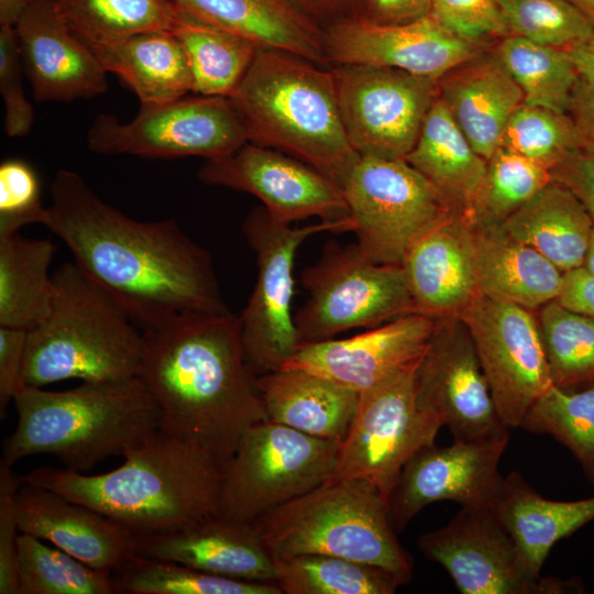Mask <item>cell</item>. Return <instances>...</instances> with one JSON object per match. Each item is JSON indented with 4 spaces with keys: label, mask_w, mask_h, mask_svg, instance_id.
Segmentation results:
<instances>
[{
    "label": "cell",
    "mask_w": 594,
    "mask_h": 594,
    "mask_svg": "<svg viewBox=\"0 0 594 594\" xmlns=\"http://www.w3.org/2000/svg\"><path fill=\"white\" fill-rule=\"evenodd\" d=\"M43 224L141 330L189 314L230 311L209 252L174 219L139 221L61 169Z\"/></svg>",
    "instance_id": "obj_1"
},
{
    "label": "cell",
    "mask_w": 594,
    "mask_h": 594,
    "mask_svg": "<svg viewBox=\"0 0 594 594\" xmlns=\"http://www.w3.org/2000/svg\"><path fill=\"white\" fill-rule=\"evenodd\" d=\"M142 336L138 376L158 406L160 430L204 451L223 472L244 432L268 420L239 318L189 314Z\"/></svg>",
    "instance_id": "obj_2"
},
{
    "label": "cell",
    "mask_w": 594,
    "mask_h": 594,
    "mask_svg": "<svg viewBox=\"0 0 594 594\" xmlns=\"http://www.w3.org/2000/svg\"><path fill=\"white\" fill-rule=\"evenodd\" d=\"M123 458L97 475L42 466L19 476L94 508L135 538L219 513L222 470L195 446L158 430Z\"/></svg>",
    "instance_id": "obj_3"
},
{
    "label": "cell",
    "mask_w": 594,
    "mask_h": 594,
    "mask_svg": "<svg viewBox=\"0 0 594 594\" xmlns=\"http://www.w3.org/2000/svg\"><path fill=\"white\" fill-rule=\"evenodd\" d=\"M13 403L18 425L1 458L9 465L50 454L64 469L82 473L107 458L124 457L161 429L158 406L139 376L82 382L63 392L24 386Z\"/></svg>",
    "instance_id": "obj_4"
},
{
    "label": "cell",
    "mask_w": 594,
    "mask_h": 594,
    "mask_svg": "<svg viewBox=\"0 0 594 594\" xmlns=\"http://www.w3.org/2000/svg\"><path fill=\"white\" fill-rule=\"evenodd\" d=\"M229 98L249 142L288 154L340 186L360 157L344 130L332 68L258 47Z\"/></svg>",
    "instance_id": "obj_5"
},
{
    "label": "cell",
    "mask_w": 594,
    "mask_h": 594,
    "mask_svg": "<svg viewBox=\"0 0 594 594\" xmlns=\"http://www.w3.org/2000/svg\"><path fill=\"white\" fill-rule=\"evenodd\" d=\"M53 279L50 311L28 331L24 386L138 376L142 331L118 301L75 261L63 263Z\"/></svg>",
    "instance_id": "obj_6"
},
{
    "label": "cell",
    "mask_w": 594,
    "mask_h": 594,
    "mask_svg": "<svg viewBox=\"0 0 594 594\" xmlns=\"http://www.w3.org/2000/svg\"><path fill=\"white\" fill-rule=\"evenodd\" d=\"M388 498L356 479L326 481L253 521L274 557L328 554L381 566L403 584L414 559L389 520Z\"/></svg>",
    "instance_id": "obj_7"
},
{
    "label": "cell",
    "mask_w": 594,
    "mask_h": 594,
    "mask_svg": "<svg viewBox=\"0 0 594 594\" xmlns=\"http://www.w3.org/2000/svg\"><path fill=\"white\" fill-rule=\"evenodd\" d=\"M300 282L308 293L295 315L300 344L417 312L402 265L376 263L358 243L328 241Z\"/></svg>",
    "instance_id": "obj_8"
},
{
    "label": "cell",
    "mask_w": 594,
    "mask_h": 594,
    "mask_svg": "<svg viewBox=\"0 0 594 594\" xmlns=\"http://www.w3.org/2000/svg\"><path fill=\"white\" fill-rule=\"evenodd\" d=\"M340 442L265 420L251 426L222 472L219 513L255 521L324 483Z\"/></svg>",
    "instance_id": "obj_9"
},
{
    "label": "cell",
    "mask_w": 594,
    "mask_h": 594,
    "mask_svg": "<svg viewBox=\"0 0 594 594\" xmlns=\"http://www.w3.org/2000/svg\"><path fill=\"white\" fill-rule=\"evenodd\" d=\"M263 207L246 216L242 232L256 257V280L238 317L245 360L255 376L277 371L300 345L295 315L294 264L301 243L320 232H346L343 221L293 227Z\"/></svg>",
    "instance_id": "obj_10"
},
{
    "label": "cell",
    "mask_w": 594,
    "mask_h": 594,
    "mask_svg": "<svg viewBox=\"0 0 594 594\" xmlns=\"http://www.w3.org/2000/svg\"><path fill=\"white\" fill-rule=\"evenodd\" d=\"M341 188L350 231L381 264L402 265L413 242L452 210L405 158L360 156Z\"/></svg>",
    "instance_id": "obj_11"
},
{
    "label": "cell",
    "mask_w": 594,
    "mask_h": 594,
    "mask_svg": "<svg viewBox=\"0 0 594 594\" xmlns=\"http://www.w3.org/2000/svg\"><path fill=\"white\" fill-rule=\"evenodd\" d=\"M248 141L243 123L227 97H182L143 103L128 123L99 114L87 134L88 147L100 155L151 158L229 155Z\"/></svg>",
    "instance_id": "obj_12"
},
{
    "label": "cell",
    "mask_w": 594,
    "mask_h": 594,
    "mask_svg": "<svg viewBox=\"0 0 594 594\" xmlns=\"http://www.w3.org/2000/svg\"><path fill=\"white\" fill-rule=\"evenodd\" d=\"M418 362L360 394L355 416L340 442L336 469L327 481L362 480L388 498L408 460L435 443L442 425L418 406Z\"/></svg>",
    "instance_id": "obj_13"
},
{
    "label": "cell",
    "mask_w": 594,
    "mask_h": 594,
    "mask_svg": "<svg viewBox=\"0 0 594 594\" xmlns=\"http://www.w3.org/2000/svg\"><path fill=\"white\" fill-rule=\"evenodd\" d=\"M348 139L360 156L405 158L439 96L438 80L373 65L331 67Z\"/></svg>",
    "instance_id": "obj_14"
},
{
    "label": "cell",
    "mask_w": 594,
    "mask_h": 594,
    "mask_svg": "<svg viewBox=\"0 0 594 594\" xmlns=\"http://www.w3.org/2000/svg\"><path fill=\"white\" fill-rule=\"evenodd\" d=\"M421 553L440 564L462 594L580 593L582 582L535 579L492 506L461 507L443 527L422 534Z\"/></svg>",
    "instance_id": "obj_15"
},
{
    "label": "cell",
    "mask_w": 594,
    "mask_h": 594,
    "mask_svg": "<svg viewBox=\"0 0 594 594\" xmlns=\"http://www.w3.org/2000/svg\"><path fill=\"white\" fill-rule=\"evenodd\" d=\"M472 337L497 413L517 428L551 385L535 311L477 295L459 316Z\"/></svg>",
    "instance_id": "obj_16"
},
{
    "label": "cell",
    "mask_w": 594,
    "mask_h": 594,
    "mask_svg": "<svg viewBox=\"0 0 594 594\" xmlns=\"http://www.w3.org/2000/svg\"><path fill=\"white\" fill-rule=\"evenodd\" d=\"M416 389L419 408L449 428L454 440L482 441L509 435L469 329L459 317L435 320L417 364Z\"/></svg>",
    "instance_id": "obj_17"
},
{
    "label": "cell",
    "mask_w": 594,
    "mask_h": 594,
    "mask_svg": "<svg viewBox=\"0 0 594 594\" xmlns=\"http://www.w3.org/2000/svg\"><path fill=\"white\" fill-rule=\"evenodd\" d=\"M198 177L206 185L256 197L280 221L293 223L317 217L346 222L350 231L341 186L280 151L246 142L229 155L206 160Z\"/></svg>",
    "instance_id": "obj_18"
},
{
    "label": "cell",
    "mask_w": 594,
    "mask_h": 594,
    "mask_svg": "<svg viewBox=\"0 0 594 594\" xmlns=\"http://www.w3.org/2000/svg\"><path fill=\"white\" fill-rule=\"evenodd\" d=\"M508 442L509 435L420 449L404 465L388 497L394 530L403 531L417 514L436 502L491 506L503 480L498 465Z\"/></svg>",
    "instance_id": "obj_19"
},
{
    "label": "cell",
    "mask_w": 594,
    "mask_h": 594,
    "mask_svg": "<svg viewBox=\"0 0 594 594\" xmlns=\"http://www.w3.org/2000/svg\"><path fill=\"white\" fill-rule=\"evenodd\" d=\"M329 65H373L439 80L482 53V43L464 40L430 14L404 24L344 19L322 28Z\"/></svg>",
    "instance_id": "obj_20"
},
{
    "label": "cell",
    "mask_w": 594,
    "mask_h": 594,
    "mask_svg": "<svg viewBox=\"0 0 594 594\" xmlns=\"http://www.w3.org/2000/svg\"><path fill=\"white\" fill-rule=\"evenodd\" d=\"M435 319L414 312L344 339L302 343L282 369L323 376L359 394L422 356Z\"/></svg>",
    "instance_id": "obj_21"
},
{
    "label": "cell",
    "mask_w": 594,
    "mask_h": 594,
    "mask_svg": "<svg viewBox=\"0 0 594 594\" xmlns=\"http://www.w3.org/2000/svg\"><path fill=\"white\" fill-rule=\"evenodd\" d=\"M36 101L69 102L107 90V72L68 28L56 0H30L14 25Z\"/></svg>",
    "instance_id": "obj_22"
},
{
    "label": "cell",
    "mask_w": 594,
    "mask_h": 594,
    "mask_svg": "<svg viewBox=\"0 0 594 594\" xmlns=\"http://www.w3.org/2000/svg\"><path fill=\"white\" fill-rule=\"evenodd\" d=\"M402 267L418 314L459 317L480 295L472 220L446 213L413 242Z\"/></svg>",
    "instance_id": "obj_23"
},
{
    "label": "cell",
    "mask_w": 594,
    "mask_h": 594,
    "mask_svg": "<svg viewBox=\"0 0 594 594\" xmlns=\"http://www.w3.org/2000/svg\"><path fill=\"white\" fill-rule=\"evenodd\" d=\"M135 553L204 572L275 583V559L253 521L215 513L178 529L135 538Z\"/></svg>",
    "instance_id": "obj_24"
},
{
    "label": "cell",
    "mask_w": 594,
    "mask_h": 594,
    "mask_svg": "<svg viewBox=\"0 0 594 594\" xmlns=\"http://www.w3.org/2000/svg\"><path fill=\"white\" fill-rule=\"evenodd\" d=\"M15 504L20 532L47 541L95 569L111 573L135 553L132 534L55 491L22 483Z\"/></svg>",
    "instance_id": "obj_25"
},
{
    "label": "cell",
    "mask_w": 594,
    "mask_h": 594,
    "mask_svg": "<svg viewBox=\"0 0 594 594\" xmlns=\"http://www.w3.org/2000/svg\"><path fill=\"white\" fill-rule=\"evenodd\" d=\"M439 97L472 147L486 161L524 95L495 52L479 54L438 80Z\"/></svg>",
    "instance_id": "obj_26"
},
{
    "label": "cell",
    "mask_w": 594,
    "mask_h": 594,
    "mask_svg": "<svg viewBox=\"0 0 594 594\" xmlns=\"http://www.w3.org/2000/svg\"><path fill=\"white\" fill-rule=\"evenodd\" d=\"M492 508L513 537L528 574L541 576L553 546L594 520V496L554 501L541 496L518 472L503 476Z\"/></svg>",
    "instance_id": "obj_27"
},
{
    "label": "cell",
    "mask_w": 594,
    "mask_h": 594,
    "mask_svg": "<svg viewBox=\"0 0 594 594\" xmlns=\"http://www.w3.org/2000/svg\"><path fill=\"white\" fill-rule=\"evenodd\" d=\"M256 386L268 420L339 442L345 438L360 402L359 393L298 369L256 376Z\"/></svg>",
    "instance_id": "obj_28"
},
{
    "label": "cell",
    "mask_w": 594,
    "mask_h": 594,
    "mask_svg": "<svg viewBox=\"0 0 594 594\" xmlns=\"http://www.w3.org/2000/svg\"><path fill=\"white\" fill-rule=\"evenodd\" d=\"M473 237L480 295L532 311L558 297L563 273L501 223L473 222Z\"/></svg>",
    "instance_id": "obj_29"
},
{
    "label": "cell",
    "mask_w": 594,
    "mask_h": 594,
    "mask_svg": "<svg viewBox=\"0 0 594 594\" xmlns=\"http://www.w3.org/2000/svg\"><path fill=\"white\" fill-rule=\"evenodd\" d=\"M198 20L242 35L258 47L285 51L329 65L322 28L285 0H172Z\"/></svg>",
    "instance_id": "obj_30"
},
{
    "label": "cell",
    "mask_w": 594,
    "mask_h": 594,
    "mask_svg": "<svg viewBox=\"0 0 594 594\" xmlns=\"http://www.w3.org/2000/svg\"><path fill=\"white\" fill-rule=\"evenodd\" d=\"M405 160L435 187L452 210L471 219L485 179L487 161L472 147L439 96Z\"/></svg>",
    "instance_id": "obj_31"
},
{
    "label": "cell",
    "mask_w": 594,
    "mask_h": 594,
    "mask_svg": "<svg viewBox=\"0 0 594 594\" xmlns=\"http://www.w3.org/2000/svg\"><path fill=\"white\" fill-rule=\"evenodd\" d=\"M501 224L512 238L538 251L562 273L584 265L594 229L579 198L554 180Z\"/></svg>",
    "instance_id": "obj_32"
},
{
    "label": "cell",
    "mask_w": 594,
    "mask_h": 594,
    "mask_svg": "<svg viewBox=\"0 0 594 594\" xmlns=\"http://www.w3.org/2000/svg\"><path fill=\"white\" fill-rule=\"evenodd\" d=\"M86 45L107 73L117 75L134 91L141 105L165 102L191 92L187 59L172 32H147Z\"/></svg>",
    "instance_id": "obj_33"
},
{
    "label": "cell",
    "mask_w": 594,
    "mask_h": 594,
    "mask_svg": "<svg viewBox=\"0 0 594 594\" xmlns=\"http://www.w3.org/2000/svg\"><path fill=\"white\" fill-rule=\"evenodd\" d=\"M55 249L47 239L0 238V327L29 331L47 315L55 293L50 275Z\"/></svg>",
    "instance_id": "obj_34"
},
{
    "label": "cell",
    "mask_w": 594,
    "mask_h": 594,
    "mask_svg": "<svg viewBox=\"0 0 594 594\" xmlns=\"http://www.w3.org/2000/svg\"><path fill=\"white\" fill-rule=\"evenodd\" d=\"M173 31L191 75V92L231 97L258 46L249 38L198 20L182 11Z\"/></svg>",
    "instance_id": "obj_35"
},
{
    "label": "cell",
    "mask_w": 594,
    "mask_h": 594,
    "mask_svg": "<svg viewBox=\"0 0 594 594\" xmlns=\"http://www.w3.org/2000/svg\"><path fill=\"white\" fill-rule=\"evenodd\" d=\"M56 4L70 31L86 44L173 33L180 15L172 0H56Z\"/></svg>",
    "instance_id": "obj_36"
},
{
    "label": "cell",
    "mask_w": 594,
    "mask_h": 594,
    "mask_svg": "<svg viewBox=\"0 0 594 594\" xmlns=\"http://www.w3.org/2000/svg\"><path fill=\"white\" fill-rule=\"evenodd\" d=\"M275 584L282 594H394L404 585L381 566L315 553L275 559Z\"/></svg>",
    "instance_id": "obj_37"
},
{
    "label": "cell",
    "mask_w": 594,
    "mask_h": 594,
    "mask_svg": "<svg viewBox=\"0 0 594 594\" xmlns=\"http://www.w3.org/2000/svg\"><path fill=\"white\" fill-rule=\"evenodd\" d=\"M494 52L521 89L525 103L568 113L580 79L568 51L507 35Z\"/></svg>",
    "instance_id": "obj_38"
},
{
    "label": "cell",
    "mask_w": 594,
    "mask_h": 594,
    "mask_svg": "<svg viewBox=\"0 0 594 594\" xmlns=\"http://www.w3.org/2000/svg\"><path fill=\"white\" fill-rule=\"evenodd\" d=\"M116 594H282L275 583L213 575L134 553L111 572Z\"/></svg>",
    "instance_id": "obj_39"
},
{
    "label": "cell",
    "mask_w": 594,
    "mask_h": 594,
    "mask_svg": "<svg viewBox=\"0 0 594 594\" xmlns=\"http://www.w3.org/2000/svg\"><path fill=\"white\" fill-rule=\"evenodd\" d=\"M520 427L549 435L564 446L594 487V383L576 388L550 385L530 406Z\"/></svg>",
    "instance_id": "obj_40"
},
{
    "label": "cell",
    "mask_w": 594,
    "mask_h": 594,
    "mask_svg": "<svg viewBox=\"0 0 594 594\" xmlns=\"http://www.w3.org/2000/svg\"><path fill=\"white\" fill-rule=\"evenodd\" d=\"M18 572L19 594H116L111 573L23 532L18 538Z\"/></svg>",
    "instance_id": "obj_41"
},
{
    "label": "cell",
    "mask_w": 594,
    "mask_h": 594,
    "mask_svg": "<svg viewBox=\"0 0 594 594\" xmlns=\"http://www.w3.org/2000/svg\"><path fill=\"white\" fill-rule=\"evenodd\" d=\"M551 385L576 388L594 383V319L556 299L538 309Z\"/></svg>",
    "instance_id": "obj_42"
},
{
    "label": "cell",
    "mask_w": 594,
    "mask_h": 594,
    "mask_svg": "<svg viewBox=\"0 0 594 594\" xmlns=\"http://www.w3.org/2000/svg\"><path fill=\"white\" fill-rule=\"evenodd\" d=\"M551 180L546 167L499 146L487 161L472 222H503Z\"/></svg>",
    "instance_id": "obj_43"
},
{
    "label": "cell",
    "mask_w": 594,
    "mask_h": 594,
    "mask_svg": "<svg viewBox=\"0 0 594 594\" xmlns=\"http://www.w3.org/2000/svg\"><path fill=\"white\" fill-rule=\"evenodd\" d=\"M509 35L571 50L594 40V29L566 0H497Z\"/></svg>",
    "instance_id": "obj_44"
},
{
    "label": "cell",
    "mask_w": 594,
    "mask_h": 594,
    "mask_svg": "<svg viewBox=\"0 0 594 594\" xmlns=\"http://www.w3.org/2000/svg\"><path fill=\"white\" fill-rule=\"evenodd\" d=\"M501 146L551 170L580 150V142L568 113L521 102L505 128Z\"/></svg>",
    "instance_id": "obj_45"
},
{
    "label": "cell",
    "mask_w": 594,
    "mask_h": 594,
    "mask_svg": "<svg viewBox=\"0 0 594 594\" xmlns=\"http://www.w3.org/2000/svg\"><path fill=\"white\" fill-rule=\"evenodd\" d=\"M46 207L40 182L26 162L12 158L0 165V238L19 233L30 223L43 224Z\"/></svg>",
    "instance_id": "obj_46"
},
{
    "label": "cell",
    "mask_w": 594,
    "mask_h": 594,
    "mask_svg": "<svg viewBox=\"0 0 594 594\" xmlns=\"http://www.w3.org/2000/svg\"><path fill=\"white\" fill-rule=\"evenodd\" d=\"M23 72L15 28L0 25V92L4 106V132L10 138L26 135L34 121L33 107L23 89Z\"/></svg>",
    "instance_id": "obj_47"
},
{
    "label": "cell",
    "mask_w": 594,
    "mask_h": 594,
    "mask_svg": "<svg viewBox=\"0 0 594 594\" xmlns=\"http://www.w3.org/2000/svg\"><path fill=\"white\" fill-rule=\"evenodd\" d=\"M430 15L453 34L472 42L509 35L497 0H432Z\"/></svg>",
    "instance_id": "obj_48"
},
{
    "label": "cell",
    "mask_w": 594,
    "mask_h": 594,
    "mask_svg": "<svg viewBox=\"0 0 594 594\" xmlns=\"http://www.w3.org/2000/svg\"><path fill=\"white\" fill-rule=\"evenodd\" d=\"M20 476L0 461V594H19L16 492Z\"/></svg>",
    "instance_id": "obj_49"
},
{
    "label": "cell",
    "mask_w": 594,
    "mask_h": 594,
    "mask_svg": "<svg viewBox=\"0 0 594 594\" xmlns=\"http://www.w3.org/2000/svg\"><path fill=\"white\" fill-rule=\"evenodd\" d=\"M28 331L0 327V414L24 387L23 370Z\"/></svg>",
    "instance_id": "obj_50"
},
{
    "label": "cell",
    "mask_w": 594,
    "mask_h": 594,
    "mask_svg": "<svg viewBox=\"0 0 594 594\" xmlns=\"http://www.w3.org/2000/svg\"><path fill=\"white\" fill-rule=\"evenodd\" d=\"M552 180L569 188L594 222V154L575 150L551 170Z\"/></svg>",
    "instance_id": "obj_51"
},
{
    "label": "cell",
    "mask_w": 594,
    "mask_h": 594,
    "mask_svg": "<svg viewBox=\"0 0 594 594\" xmlns=\"http://www.w3.org/2000/svg\"><path fill=\"white\" fill-rule=\"evenodd\" d=\"M432 0H360L353 18L373 24H404L430 14Z\"/></svg>",
    "instance_id": "obj_52"
},
{
    "label": "cell",
    "mask_w": 594,
    "mask_h": 594,
    "mask_svg": "<svg viewBox=\"0 0 594 594\" xmlns=\"http://www.w3.org/2000/svg\"><path fill=\"white\" fill-rule=\"evenodd\" d=\"M556 300L571 311L594 319V275L584 266L564 272Z\"/></svg>",
    "instance_id": "obj_53"
},
{
    "label": "cell",
    "mask_w": 594,
    "mask_h": 594,
    "mask_svg": "<svg viewBox=\"0 0 594 594\" xmlns=\"http://www.w3.org/2000/svg\"><path fill=\"white\" fill-rule=\"evenodd\" d=\"M580 142V150L594 154V85L580 77L568 109Z\"/></svg>",
    "instance_id": "obj_54"
},
{
    "label": "cell",
    "mask_w": 594,
    "mask_h": 594,
    "mask_svg": "<svg viewBox=\"0 0 594 594\" xmlns=\"http://www.w3.org/2000/svg\"><path fill=\"white\" fill-rule=\"evenodd\" d=\"M298 12L324 28L353 18L360 0H285Z\"/></svg>",
    "instance_id": "obj_55"
},
{
    "label": "cell",
    "mask_w": 594,
    "mask_h": 594,
    "mask_svg": "<svg viewBox=\"0 0 594 594\" xmlns=\"http://www.w3.org/2000/svg\"><path fill=\"white\" fill-rule=\"evenodd\" d=\"M579 75L585 81L594 85V40L568 50Z\"/></svg>",
    "instance_id": "obj_56"
},
{
    "label": "cell",
    "mask_w": 594,
    "mask_h": 594,
    "mask_svg": "<svg viewBox=\"0 0 594 594\" xmlns=\"http://www.w3.org/2000/svg\"><path fill=\"white\" fill-rule=\"evenodd\" d=\"M30 0H0V25L14 26Z\"/></svg>",
    "instance_id": "obj_57"
},
{
    "label": "cell",
    "mask_w": 594,
    "mask_h": 594,
    "mask_svg": "<svg viewBox=\"0 0 594 594\" xmlns=\"http://www.w3.org/2000/svg\"><path fill=\"white\" fill-rule=\"evenodd\" d=\"M594 29V0H566Z\"/></svg>",
    "instance_id": "obj_58"
},
{
    "label": "cell",
    "mask_w": 594,
    "mask_h": 594,
    "mask_svg": "<svg viewBox=\"0 0 594 594\" xmlns=\"http://www.w3.org/2000/svg\"><path fill=\"white\" fill-rule=\"evenodd\" d=\"M590 273L594 275V229L592 232L590 245L583 265Z\"/></svg>",
    "instance_id": "obj_59"
}]
</instances>
